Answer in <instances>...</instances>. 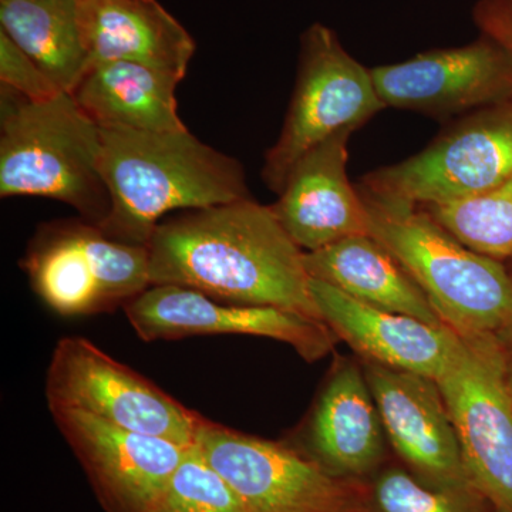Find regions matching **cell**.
Returning <instances> with one entry per match:
<instances>
[{"label":"cell","mask_w":512,"mask_h":512,"mask_svg":"<svg viewBox=\"0 0 512 512\" xmlns=\"http://www.w3.org/2000/svg\"><path fill=\"white\" fill-rule=\"evenodd\" d=\"M474 488L512 512V384L494 333L461 335L439 379Z\"/></svg>","instance_id":"obj_8"},{"label":"cell","mask_w":512,"mask_h":512,"mask_svg":"<svg viewBox=\"0 0 512 512\" xmlns=\"http://www.w3.org/2000/svg\"><path fill=\"white\" fill-rule=\"evenodd\" d=\"M311 292L320 318L362 362L437 380L460 345L450 326L366 305L312 278Z\"/></svg>","instance_id":"obj_17"},{"label":"cell","mask_w":512,"mask_h":512,"mask_svg":"<svg viewBox=\"0 0 512 512\" xmlns=\"http://www.w3.org/2000/svg\"><path fill=\"white\" fill-rule=\"evenodd\" d=\"M473 20L481 33L494 37L512 52L511 0H478Z\"/></svg>","instance_id":"obj_26"},{"label":"cell","mask_w":512,"mask_h":512,"mask_svg":"<svg viewBox=\"0 0 512 512\" xmlns=\"http://www.w3.org/2000/svg\"><path fill=\"white\" fill-rule=\"evenodd\" d=\"M0 30L64 93L90 67L77 0H0Z\"/></svg>","instance_id":"obj_21"},{"label":"cell","mask_w":512,"mask_h":512,"mask_svg":"<svg viewBox=\"0 0 512 512\" xmlns=\"http://www.w3.org/2000/svg\"><path fill=\"white\" fill-rule=\"evenodd\" d=\"M101 171L111 207L101 231L147 247L165 215L251 198L244 165L190 130H103Z\"/></svg>","instance_id":"obj_2"},{"label":"cell","mask_w":512,"mask_h":512,"mask_svg":"<svg viewBox=\"0 0 512 512\" xmlns=\"http://www.w3.org/2000/svg\"><path fill=\"white\" fill-rule=\"evenodd\" d=\"M353 133L340 131L308 151L293 167L279 200L271 205L286 234L303 252L369 235L365 202L346 170Z\"/></svg>","instance_id":"obj_16"},{"label":"cell","mask_w":512,"mask_h":512,"mask_svg":"<svg viewBox=\"0 0 512 512\" xmlns=\"http://www.w3.org/2000/svg\"><path fill=\"white\" fill-rule=\"evenodd\" d=\"M511 2H512V0H511Z\"/></svg>","instance_id":"obj_29"},{"label":"cell","mask_w":512,"mask_h":512,"mask_svg":"<svg viewBox=\"0 0 512 512\" xmlns=\"http://www.w3.org/2000/svg\"><path fill=\"white\" fill-rule=\"evenodd\" d=\"M106 512H154L191 446L121 429L79 412L50 410Z\"/></svg>","instance_id":"obj_13"},{"label":"cell","mask_w":512,"mask_h":512,"mask_svg":"<svg viewBox=\"0 0 512 512\" xmlns=\"http://www.w3.org/2000/svg\"><path fill=\"white\" fill-rule=\"evenodd\" d=\"M49 410L70 409L136 433L192 446L200 413L80 336L55 346L47 367Z\"/></svg>","instance_id":"obj_10"},{"label":"cell","mask_w":512,"mask_h":512,"mask_svg":"<svg viewBox=\"0 0 512 512\" xmlns=\"http://www.w3.org/2000/svg\"><path fill=\"white\" fill-rule=\"evenodd\" d=\"M360 363L397 460L437 487H474L437 380L362 360Z\"/></svg>","instance_id":"obj_15"},{"label":"cell","mask_w":512,"mask_h":512,"mask_svg":"<svg viewBox=\"0 0 512 512\" xmlns=\"http://www.w3.org/2000/svg\"><path fill=\"white\" fill-rule=\"evenodd\" d=\"M494 338L503 353L505 367H507L508 377L512 384V318L505 322L497 332H494Z\"/></svg>","instance_id":"obj_27"},{"label":"cell","mask_w":512,"mask_h":512,"mask_svg":"<svg viewBox=\"0 0 512 512\" xmlns=\"http://www.w3.org/2000/svg\"><path fill=\"white\" fill-rule=\"evenodd\" d=\"M309 276L356 301L446 325L413 276L372 235H355L305 252Z\"/></svg>","instance_id":"obj_20"},{"label":"cell","mask_w":512,"mask_h":512,"mask_svg":"<svg viewBox=\"0 0 512 512\" xmlns=\"http://www.w3.org/2000/svg\"><path fill=\"white\" fill-rule=\"evenodd\" d=\"M420 208L467 248L497 261L512 259V177L473 197Z\"/></svg>","instance_id":"obj_22"},{"label":"cell","mask_w":512,"mask_h":512,"mask_svg":"<svg viewBox=\"0 0 512 512\" xmlns=\"http://www.w3.org/2000/svg\"><path fill=\"white\" fill-rule=\"evenodd\" d=\"M474 487L426 483L397 458H390L365 483L363 512H493Z\"/></svg>","instance_id":"obj_23"},{"label":"cell","mask_w":512,"mask_h":512,"mask_svg":"<svg viewBox=\"0 0 512 512\" xmlns=\"http://www.w3.org/2000/svg\"><path fill=\"white\" fill-rule=\"evenodd\" d=\"M0 197L63 202L100 227L111 198L101 171V128L70 93L30 101L3 87Z\"/></svg>","instance_id":"obj_3"},{"label":"cell","mask_w":512,"mask_h":512,"mask_svg":"<svg viewBox=\"0 0 512 512\" xmlns=\"http://www.w3.org/2000/svg\"><path fill=\"white\" fill-rule=\"evenodd\" d=\"M194 444L249 512H363L366 481L332 476L291 443L200 416Z\"/></svg>","instance_id":"obj_7"},{"label":"cell","mask_w":512,"mask_h":512,"mask_svg":"<svg viewBox=\"0 0 512 512\" xmlns=\"http://www.w3.org/2000/svg\"><path fill=\"white\" fill-rule=\"evenodd\" d=\"M154 512H249L247 505L192 444Z\"/></svg>","instance_id":"obj_24"},{"label":"cell","mask_w":512,"mask_h":512,"mask_svg":"<svg viewBox=\"0 0 512 512\" xmlns=\"http://www.w3.org/2000/svg\"><path fill=\"white\" fill-rule=\"evenodd\" d=\"M386 107L437 120L458 119L512 100V52L494 37L450 49L429 50L402 63L372 69Z\"/></svg>","instance_id":"obj_12"},{"label":"cell","mask_w":512,"mask_h":512,"mask_svg":"<svg viewBox=\"0 0 512 512\" xmlns=\"http://www.w3.org/2000/svg\"><path fill=\"white\" fill-rule=\"evenodd\" d=\"M377 239L413 276L460 335L497 332L512 318V276L503 262L461 244L429 212L357 185Z\"/></svg>","instance_id":"obj_4"},{"label":"cell","mask_w":512,"mask_h":512,"mask_svg":"<svg viewBox=\"0 0 512 512\" xmlns=\"http://www.w3.org/2000/svg\"><path fill=\"white\" fill-rule=\"evenodd\" d=\"M153 285L194 289L218 302L274 306L319 319L305 252L271 205L248 200L180 211L148 242Z\"/></svg>","instance_id":"obj_1"},{"label":"cell","mask_w":512,"mask_h":512,"mask_svg":"<svg viewBox=\"0 0 512 512\" xmlns=\"http://www.w3.org/2000/svg\"><path fill=\"white\" fill-rule=\"evenodd\" d=\"M332 476L367 481L390 460L389 440L362 363L338 356L295 439Z\"/></svg>","instance_id":"obj_14"},{"label":"cell","mask_w":512,"mask_h":512,"mask_svg":"<svg viewBox=\"0 0 512 512\" xmlns=\"http://www.w3.org/2000/svg\"><path fill=\"white\" fill-rule=\"evenodd\" d=\"M512 177V100L458 117L416 156L363 177L367 190L417 205L473 197Z\"/></svg>","instance_id":"obj_9"},{"label":"cell","mask_w":512,"mask_h":512,"mask_svg":"<svg viewBox=\"0 0 512 512\" xmlns=\"http://www.w3.org/2000/svg\"><path fill=\"white\" fill-rule=\"evenodd\" d=\"M386 109L372 69L357 62L335 30L313 23L301 36L298 76L284 127L269 148L262 180L281 194L299 160L343 130H359Z\"/></svg>","instance_id":"obj_5"},{"label":"cell","mask_w":512,"mask_h":512,"mask_svg":"<svg viewBox=\"0 0 512 512\" xmlns=\"http://www.w3.org/2000/svg\"><path fill=\"white\" fill-rule=\"evenodd\" d=\"M144 342L191 336L244 335L278 340L308 363L333 352L338 336L323 320L274 306L232 305L194 289L153 285L124 306Z\"/></svg>","instance_id":"obj_11"},{"label":"cell","mask_w":512,"mask_h":512,"mask_svg":"<svg viewBox=\"0 0 512 512\" xmlns=\"http://www.w3.org/2000/svg\"><path fill=\"white\" fill-rule=\"evenodd\" d=\"M0 82L6 89L30 101H45L64 93L2 30H0Z\"/></svg>","instance_id":"obj_25"},{"label":"cell","mask_w":512,"mask_h":512,"mask_svg":"<svg viewBox=\"0 0 512 512\" xmlns=\"http://www.w3.org/2000/svg\"><path fill=\"white\" fill-rule=\"evenodd\" d=\"M493 512H497V511L493 510Z\"/></svg>","instance_id":"obj_28"},{"label":"cell","mask_w":512,"mask_h":512,"mask_svg":"<svg viewBox=\"0 0 512 512\" xmlns=\"http://www.w3.org/2000/svg\"><path fill=\"white\" fill-rule=\"evenodd\" d=\"M90 64L131 62L183 80L195 40L158 0H77Z\"/></svg>","instance_id":"obj_18"},{"label":"cell","mask_w":512,"mask_h":512,"mask_svg":"<svg viewBox=\"0 0 512 512\" xmlns=\"http://www.w3.org/2000/svg\"><path fill=\"white\" fill-rule=\"evenodd\" d=\"M20 266L37 296L62 316L124 308L151 286L148 247L111 239L83 218L40 225Z\"/></svg>","instance_id":"obj_6"},{"label":"cell","mask_w":512,"mask_h":512,"mask_svg":"<svg viewBox=\"0 0 512 512\" xmlns=\"http://www.w3.org/2000/svg\"><path fill=\"white\" fill-rule=\"evenodd\" d=\"M181 80L146 64H90L74 87L73 99L103 130H187L175 92Z\"/></svg>","instance_id":"obj_19"}]
</instances>
